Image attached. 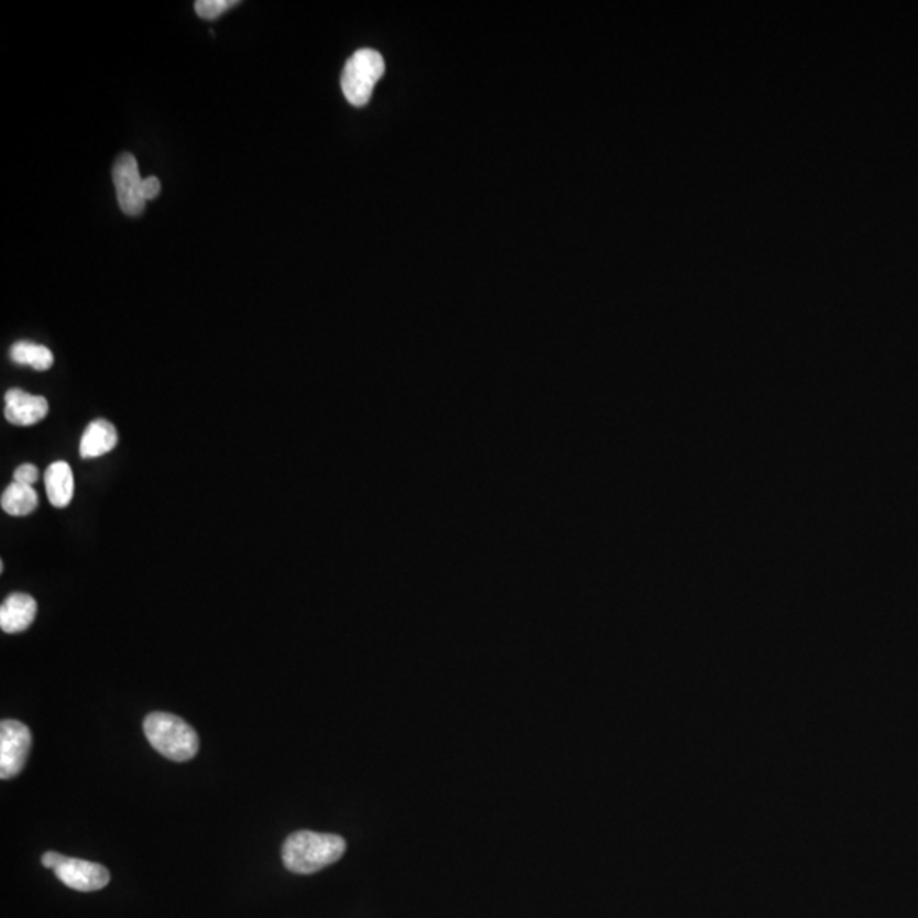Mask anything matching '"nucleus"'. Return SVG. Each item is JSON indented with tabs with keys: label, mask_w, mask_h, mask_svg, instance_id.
<instances>
[{
	"label": "nucleus",
	"mask_w": 918,
	"mask_h": 918,
	"mask_svg": "<svg viewBox=\"0 0 918 918\" xmlns=\"http://www.w3.org/2000/svg\"><path fill=\"white\" fill-rule=\"evenodd\" d=\"M37 493L31 485H23V483L12 482L8 489L2 493L0 505L14 517H23L30 515L37 507Z\"/></svg>",
	"instance_id": "11"
},
{
	"label": "nucleus",
	"mask_w": 918,
	"mask_h": 918,
	"mask_svg": "<svg viewBox=\"0 0 918 918\" xmlns=\"http://www.w3.org/2000/svg\"><path fill=\"white\" fill-rule=\"evenodd\" d=\"M33 736L26 724L15 720L0 723V777L12 779L21 774L30 755Z\"/></svg>",
	"instance_id": "4"
},
{
	"label": "nucleus",
	"mask_w": 918,
	"mask_h": 918,
	"mask_svg": "<svg viewBox=\"0 0 918 918\" xmlns=\"http://www.w3.org/2000/svg\"><path fill=\"white\" fill-rule=\"evenodd\" d=\"M65 859H67V855L58 854V852H45L42 863L48 870L55 871L56 867H61L65 863Z\"/></svg>",
	"instance_id": "16"
},
{
	"label": "nucleus",
	"mask_w": 918,
	"mask_h": 918,
	"mask_svg": "<svg viewBox=\"0 0 918 918\" xmlns=\"http://www.w3.org/2000/svg\"><path fill=\"white\" fill-rule=\"evenodd\" d=\"M48 411V400L45 396L30 395L19 389L6 393V418L14 426L30 427L42 423Z\"/></svg>",
	"instance_id": "7"
},
{
	"label": "nucleus",
	"mask_w": 918,
	"mask_h": 918,
	"mask_svg": "<svg viewBox=\"0 0 918 918\" xmlns=\"http://www.w3.org/2000/svg\"><path fill=\"white\" fill-rule=\"evenodd\" d=\"M37 604L30 594H11L0 608V627L4 633H23L36 618Z\"/></svg>",
	"instance_id": "8"
},
{
	"label": "nucleus",
	"mask_w": 918,
	"mask_h": 918,
	"mask_svg": "<svg viewBox=\"0 0 918 918\" xmlns=\"http://www.w3.org/2000/svg\"><path fill=\"white\" fill-rule=\"evenodd\" d=\"M37 478H40V471L34 465H21L14 473V482L23 483V485L33 487Z\"/></svg>",
	"instance_id": "14"
},
{
	"label": "nucleus",
	"mask_w": 918,
	"mask_h": 918,
	"mask_svg": "<svg viewBox=\"0 0 918 918\" xmlns=\"http://www.w3.org/2000/svg\"><path fill=\"white\" fill-rule=\"evenodd\" d=\"M56 877L75 892H98L109 883V871L98 863H90L84 859L67 857L61 867L55 870Z\"/></svg>",
	"instance_id": "6"
},
{
	"label": "nucleus",
	"mask_w": 918,
	"mask_h": 918,
	"mask_svg": "<svg viewBox=\"0 0 918 918\" xmlns=\"http://www.w3.org/2000/svg\"><path fill=\"white\" fill-rule=\"evenodd\" d=\"M143 732L150 745L168 761L186 762L198 754V733L179 717L168 713L149 714L143 723Z\"/></svg>",
	"instance_id": "2"
},
{
	"label": "nucleus",
	"mask_w": 918,
	"mask_h": 918,
	"mask_svg": "<svg viewBox=\"0 0 918 918\" xmlns=\"http://www.w3.org/2000/svg\"><path fill=\"white\" fill-rule=\"evenodd\" d=\"M112 181L117 187L118 203L128 217H139L145 211L146 199L143 195V181L140 176L139 162L131 153H121L112 167Z\"/></svg>",
	"instance_id": "5"
},
{
	"label": "nucleus",
	"mask_w": 918,
	"mask_h": 918,
	"mask_svg": "<svg viewBox=\"0 0 918 918\" xmlns=\"http://www.w3.org/2000/svg\"><path fill=\"white\" fill-rule=\"evenodd\" d=\"M11 359L18 364L36 371H48L53 367V354L45 346L33 342H18L11 348Z\"/></svg>",
	"instance_id": "12"
},
{
	"label": "nucleus",
	"mask_w": 918,
	"mask_h": 918,
	"mask_svg": "<svg viewBox=\"0 0 918 918\" xmlns=\"http://www.w3.org/2000/svg\"><path fill=\"white\" fill-rule=\"evenodd\" d=\"M46 493L55 507H67L74 496V474L65 461H55L45 471Z\"/></svg>",
	"instance_id": "10"
},
{
	"label": "nucleus",
	"mask_w": 918,
	"mask_h": 918,
	"mask_svg": "<svg viewBox=\"0 0 918 918\" xmlns=\"http://www.w3.org/2000/svg\"><path fill=\"white\" fill-rule=\"evenodd\" d=\"M237 4H239L237 0H199V2H196L195 9L199 18L211 21V19L220 18L223 12Z\"/></svg>",
	"instance_id": "13"
},
{
	"label": "nucleus",
	"mask_w": 918,
	"mask_h": 918,
	"mask_svg": "<svg viewBox=\"0 0 918 918\" xmlns=\"http://www.w3.org/2000/svg\"><path fill=\"white\" fill-rule=\"evenodd\" d=\"M385 74V61L376 50L361 48L349 58L343 67L340 86L343 96L352 106H367L373 96L374 86Z\"/></svg>",
	"instance_id": "3"
},
{
	"label": "nucleus",
	"mask_w": 918,
	"mask_h": 918,
	"mask_svg": "<svg viewBox=\"0 0 918 918\" xmlns=\"http://www.w3.org/2000/svg\"><path fill=\"white\" fill-rule=\"evenodd\" d=\"M346 848L348 844L340 835L299 830L284 842L283 863L292 873L314 874L337 863Z\"/></svg>",
	"instance_id": "1"
},
{
	"label": "nucleus",
	"mask_w": 918,
	"mask_h": 918,
	"mask_svg": "<svg viewBox=\"0 0 918 918\" xmlns=\"http://www.w3.org/2000/svg\"><path fill=\"white\" fill-rule=\"evenodd\" d=\"M118 433L117 427L105 418H98L87 426L83 439H80L79 452L84 459L99 458V456L108 455L109 451L117 448Z\"/></svg>",
	"instance_id": "9"
},
{
	"label": "nucleus",
	"mask_w": 918,
	"mask_h": 918,
	"mask_svg": "<svg viewBox=\"0 0 918 918\" xmlns=\"http://www.w3.org/2000/svg\"><path fill=\"white\" fill-rule=\"evenodd\" d=\"M161 181H159L157 177H146V179L143 181V195H145L146 201L157 198V196L161 195Z\"/></svg>",
	"instance_id": "15"
}]
</instances>
